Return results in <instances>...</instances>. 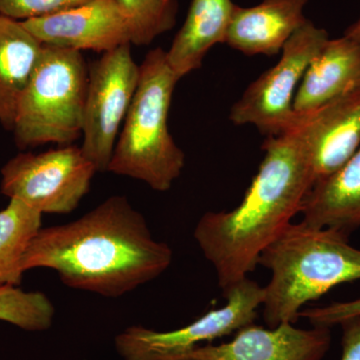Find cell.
<instances>
[{
  "mask_svg": "<svg viewBox=\"0 0 360 360\" xmlns=\"http://www.w3.org/2000/svg\"><path fill=\"white\" fill-rule=\"evenodd\" d=\"M89 75L82 51L44 44L14 124L16 146H70L82 136Z\"/></svg>",
  "mask_w": 360,
  "mask_h": 360,
  "instance_id": "obj_5",
  "label": "cell"
},
{
  "mask_svg": "<svg viewBox=\"0 0 360 360\" xmlns=\"http://www.w3.org/2000/svg\"><path fill=\"white\" fill-rule=\"evenodd\" d=\"M89 0H0V14L18 21L42 18Z\"/></svg>",
  "mask_w": 360,
  "mask_h": 360,
  "instance_id": "obj_21",
  "label": "cell"
},
{
  "mask_svg": "<svg viewBox=\"0 0 360 360\" xmlns=\"http://www.w3.org/2000/svg\"><path fill=\"white\" fill-rule=\"evenodd\" d=\"M179 80L168 65L167 51L158 47L146 54L108 172L141 180L160 193L172 188L186 165V155L168 129Z\"/></svg>",
  "mask_w": 360,
  "mask_h": 360,
  "instance_id": "obj_4",
  "label": "cell"
},
{
  "mask_svg": "<svg viewBox=\"0 0 360 360\" xmlns=\"http://www.w3.org/2000/svg\"><path fill=\"white\" fill-rule=\"evenodd\" d=\"M329 328H295L284 322L274 328L250 324L229 342L200 345L181 360H321L330 347Z\"/></svg>",
  "mask_w": 360,
  "mask_h": 360,
  "instance_id": "obj_12",
  "label": "cell"
},
{
  "mask_svg": "<svg viewBox=\"0 0 360 360\" xmlns=\"http://www.w3.org/2000/svg\"><path fill=\"white\" fill-rule=\"evenodd\" d=\"M345 34H347L350 37H354V39L360 41V18L356 21V22L350 25L349 27L347 28Z\"/></svg>",
  "mask_w": 360,
  "mask_h": 360,
  "instance_id": "obj_24",
  "label": "cell"
},
{
  "mask_svg": "<svg viewBox=\"0 0 360 360\" xmlns=\"http://www.w3.org/2000/svg\"><path fill=\"white\" fill-rule=\"evenodd\" d=\"M309 0H264L252 7L234 6L224 44L248 56H277L307 20Z\"/></svg>",
  "mask_w": 360,
  "mask_h": 360,
  "instance_id": "obj_13",
  "label": "cell"
},
{
  "mask_svg": "<svg viewBox=\"0 0 360 360\" xmlns=\"http://www.w3.org/2000/svg\"><path fill=\"white\" fill-rule=\"evenodd\" d=\"M172 257L127 198L115 195L75 221L41 227L23 270H54L68 288L117 298L155 281Z\"/></svg>",
  "mask_w": 360,
  "mask_h": 360,
  "instance_id": "obj_1",
  "label": "cell"
},
{
  "mask_svg": "<svg viewBox=\"0 0 360 360\" xmlns=\"http://www.w3.org/2000/svg\"><path fill=\"white\" fill-rule=\"evenodd\" d=\"M357 315H360V300L336 302L328 307L305 309L300 312V317H307L314 326L330 328Z\"/></svg>",
  "mask_w": 360,
  "mask_h": 360,
  "instance_id": "obj_22",
  "label": "cell"
},
{
  "mask_svg": "<svg viewBox=\"0 0 360 360\" xmlns=\"http://www.w3.org/2000/svg\"><path fill=\"white\" fill-rule=\"evenodd\" d=\"M130 45L104 52L89 65L80 148L97 172H108L139 86L141 65L132 58Z\"/></svg>",
  "mask_w": 360,
  "mask_h": 360,
  "instance_id": "obj_9",
  "label": "cell"
},
{
  "mask_svg": "<svg viewBox=\"0 0 360 360\" xmlns=\"http://www.w3.org/2000/svg\"><path fill=\"white\" fill-rule=\"evenodd\" d=\"M328 39L326 30L307 20L284 45L277 65L262 73L234 103L229 116L231 122L255 125L267 137L292 129L296 91L310 63Z\"/></svg>",
  "mask_w": 360,
  "mask_h": 360,
  "instance_id": "obj_8",
  "label": "cell"
},
{
  "mask_svg": "<svg viewBox=\"0 0 360 360\" xmlns=\"http://www.w3.org/2000/svg\"><path fill=\"white\" fill-rule=\"evenodd\" d=\"M300 213L305 224L347 234L360 226V148L338 172L315 182Z\"/></svg>",
  "mask_w": 360,
  "mask_h": 360,
  "instance_id": "obj_16",
  "label": "cell"
},
{
  "mask_svg": "<svg viewBox=\"0 0 360 360\" xmlns=\"http://www.w3.org/2000/svg\"><path fill=\"white\" fill-rule=\"evenodd\" d=\"M295 124L307 146L314 184L330 176L359 148L360 89L296 115Z\"/></svg>",
  "mask_w": 360,
  "mask_h": 360,
  "instance_id": "obj_11",
  "label": "cell"
},
{
  "mask_svg": "<svg viewBox=\"0 0 360 360\" xmlns=\"http://www.w3.org/2000/svg\"><path fill=\"white\" fill-rule=\"evenodd\" d=\"M97 172L80 146H60L41 153H20L1 168V193L44 213L66 214L89 193Z\"/></svg>",
  "mask_w": 360,
  "mask_h": 360,
  "instance_id": "obj_7",
  "label": "cell"
},
{
  "mask_svg": "<svg viewBox=\"0 0 360 360\" xmlns=\"http://www.w3.org/2000/svg\"><path fill=\"white\" fill-rule=\"evenodd\" d=\"M264 158L238 207L206 212L194 238L226 291L255 271L260 255L300 212L314 184L302 134L292 129L267 137Z\"/></svg>",
  "mask_w": 360,
  "mask_h": 360,
  "instance_id": "obj_2",
  "label": "cell"
},
{
  "mask_svg": "<svg viewBox=\"0 0 360 360\" xmlns=\"http://www.w3.org/2000/svg\"><path fill=\"white\" fill-rule=\"evenodd\" d=\"M56 309L49 296L18 286H0V321L26 331L51 328Z\"/></svg>",
  "mask_w": 360,
  "mask_h": 360,
  "instance_id": "obj_19",
  "label": "cell"
},
{
  "mask_svg": "<svg viewBox=\"0 0 360 360\" xmlns=\"http://www.w3.org/2000/svg\"><path fill=\"white\" fill-rule=\"evenodd\" d=\"M271 272L264 290V319L270 328L297 321L303 305L341 283L360 281V250L335 229L290 224L260 255Z\"/></svg>",
  "mask_w": 360,
  "mask_h": 360,
  "instance_id": "obj_3",
  "label": "cell"
},
{
  "mask_svg": "<svg viewBox=\"0 0 360 360\" xmlns=\"http://www.w3.org/2000/svg\"><path fill=\"white\" fill-rule=\"evenodd\" d=\"M42 49L22 21L0 14V124L6 130H13Z\"/></svg>",
  "mask_w": 360,
  "mask_h": 360,
  "instance_id": "obj_15",
  "label": "cell"
},
{
  "mask_svg": "<svg viewBox=\"0 0 360 360\" xmlns=\"http://www.w3.org/2000/svg\"><path fill=\"white\" fill-rule=\"evenodd\" d=\"M22 23L41 44L77 51L104 53L132 44L129 20L116 0H89Z\"/></svg>",
  "mask_w": 360,
  "mask_h": 360,
  "instance_id": "obj_10",
  "label": "cell"
},
{
  "mask_svg": "<svg viewBox=\"0 0 360 360\" xmlns=\"http://www.w3.org/2000/svg\"><path fill=\"white\" fill-rule=\"evenodd\" d=\"M234 6L232 0H193L167 51L168 65L179 79L200 68L212 46L224 44Z\"/></svg>",
  "mask_w": 360,
  "mask_h": 360,
  "instance_id": "obj_17",
  "label": "cell"
},
{
  "mask_svg": "<svg viewBox=\"0 0 360 360\" xmlns=\"http://www.w3.org/2000/svg\"><path fill=\"white\" fill-rule=\"evenodd\" d=\"M226 303L206 312L184 328L156 331L143 326H130L115 338V348L123 360H181L200 347L250 326L262 307L264 290L245 278L224 291Z\"/></svg>",
  "mask_w": 360,
  "mask_h": 360,
  "instance_id": "obj_6",
  "label": "cell"
},
{
  "mask_svg": "<svg viewBox=\"0 0 360 360\" xmlns=\"http://www.w3.org/2000/svg\"><path fill=\"white\" fill-rule=\"evenodd\" d=\"M41 224V213L14 198L0 210V286L21 283L23 258Z\"/></svg>",
  "mask_w": 360,
  "mask_h": 360,
  "instance_id": "obj_18",
  "label": "cell"
},
{
  "mask_svg": "<svg viewBox=\"0 0 360 360\" xmlns=\"http://www.w3.org/2000/svg\"><path fill=\"white\" fill-rule=\"evenodd\" d=\"M129 20L132 44L148 45L174 28L176 0H116Z\"/></svg>",
  "mask_w": 360,
  "mask_h": 360,
  "instance_id": "obj_20",
  "label": "cell"
},
{
  "mask_svg": "<svg viewBox=\"0 0 360 360\" xmlns=\"http://www.w3.org/2000/svg\"><path fill=\"white\" fill-rule=\"evenodd\" d=\"M360 89V41L345 34L328 39L311 61L297 91L296 115L310 112Z\"/></svg>",
  "mask_w": 360,
  "mask_h": 360,
  "instance_id": "obj_14",
  "label": "cell"
},
{
  "mask_svg": "<svg viewBox=\"0 0 360 360\" xmlns=\"http://www.w3.org/2000/svg\"><path fill=\"white\" fill-rule=\"evenodd\" d=\"M342 356L341 360H360V315L341 322Z\"/></svg>",
  "mask_w": 360,
  "mask_h": 360,
  "instance_id": "obj_23",
  "label": "cell"
}]
</instances>
